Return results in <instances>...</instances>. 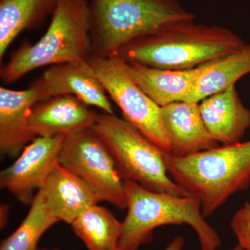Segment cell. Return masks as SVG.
I'll use <instances>...</instances> for the list:
<instances>
[{
	"label": "cell",
	"mask_w": 250,
	"mask_h": 250,
	"mask_svg": "<svg viewBox=\"0 0 250 250\" xmlns=\"http://www.w3.org/2000/svg\"><path fill=\"white\" fill-rule=\"evenodd\" d=\"M245 41L228 28L182 21L130 42L115 55L126 62L190 70L234 52Z\"/></svg>",
	"instance_id": "1"
},
{
	"label": "cell",
	"mask_w": 250,
	"mask_h": 250,
	"mask_svg": "<svg viewBox=\"0 0 250 250\" xmlns=\"http://www.w3.org/2000/svg\"><path fill=\"white\" fill-rule=\"evenodd\" d=\"M164 159L174 182L200 199L205 218L250 186V141Z\"/></svg>",
	"instance_id": "2"
},
{
	"label": "cell",
	"mask_w": 250,
	"mask_h": 250,
	"mask_svg": "<svg viewBox=\"0 0 250 250\" xmlns=\"http://www.w3.org/2000/svg\"><path fill=\"white\" fill-rule=\"evenodd\" d=\"M45 34L34 44L24 41L1 66L11 83L36 69L80 61L92 55L91 12L87 0H61Z\"/></svg>",
	"instance_id": "3"
},
{
	"label": "cell",
	"mask_w": 250,
	"mask_h": 250,
	"mask_svg": "<svg viewBox=\"0 0 250 250\" xmlns=\"http://www.w3.org/2000/svg\"><path fill=\"white\" fill-rule=\"evenodd\" d=\"M127 213L122 223L118 250H138L152 241L153 232L164 225H187L196 232L202 250H216L221 239L202 214L200 199L193 194L177 196L149 190L125 180Z\"/></svg>",
	"instance_id": "4"
},
{
	"label": "cell",
	"mask_w": 250,
	"mask_h": 250,
	"mask_svg": "<svg viewBox=\"0 0 250 250\" xmlns=\"http://www.w3.org/2000/svg\"><path fill=\"white\" fill-rule=\"evenodd\" d=\"M92 55L109 57L174 23L195 20L178 0H91Z\"/></svg>",
	"instance_id": "5"
},
{
	"label": "cell",
	"mask_w": 250,
	"mask_h": 250,
	"mask_svg": "<svg viewBox=\"0 0 250 250\" xmlns=\"http://www.w3.org/2000/svg\"><path fill=\"white\" fill-rule=\"evenodd\" d=\"M94 130L107 146L124 180L132 181L161 193L190 195L169 177L166 152L124 118L99 113Z\"/></svg>",
	"instance_id": "6"
},
{
	"label": "cell",
	"mask_w": 250,
	"mask_h": 250,
	"mask_svg": "<svg viewBox=\"0 0 250 250\" xmlns=\"http://www.w3.org/2000/svg\"><path fill=\"white\" fill-rule=\"evenodd\" d=\"M88 61L108 96L121 108L125 121L170 154L172 146L163 124L161 106L135 82L126 62L116 55H91Z\"/></svg>",
	"instance_id": "7"
},
{
	"label": "cell",
	"mask_w": 250,
	"mask_h": 250,
	"mask_svg": "<svg viewBox=\"0 0 250 250\" xmlns=\"http://www.w3.org/2000/svg\"><path fill=\"white\" fill-rule=\"evenodd\" d=\"M59 164L84 181L102 201L119 209L127 208L125 180L107 146L93 127L65 136Z\"/></svg>",
	"instance_id": "8"
},
{
	"label": "cell",
	"mask_w": 250,
	"mask_h": 250,
	"mask_svg": "<svg viewBox=\"0 0 250 250\" xmlns=\"http://www.w3.org/2000/svg\"><path fill=\"white\" fill-rule=\"evenodd\" d=\"M65 136L36 137L23 149L12 165L1 171L0 186L20 202L31 204L36 190L43 187L47 177L59 164Z\"/></svg>",
	"instance_id": "9"
},
{
	"label": "cell",
	"mask_w": 250,
	"mask_h": 250,
	"mask_svg": "<svg viewBox=\"0 0 250 250\" xmlns=\"http://www.w3.org/2000/svg\"><path fill=\"white\" fill-rule=\"evenodd\" d=\"M32 83L42 101L59 95H72L87 106L114 114L107 93L88 60L52 65Z\"/></svg>",
	"instance_id": "10"
},
{
	"label": "cell",
	"mask_w": 250,
	"mask_h": 250,
	"mask_svg": "<svg viewBox=\"0 0 250 250\" xmlns=\"http://www.w3.org/2000/svg\"><path fill=\"white\" fill-rule=\"evenodd\" d=\"M99 113L72 95H59L36 104L29 117L36 137L67 136L93 127Z\"/></svg>",
	"instance_id": "11"
},
{
	"label": "cell",
	"mask_w": 250,
	"mask_h": 250,
	"mask_svg": "<svg viewBox=\"0 0 250 250\" xmlns=\"http://www.w3.org/2000/svg\"><path fill=\"white\" fill-rule=\"evenodd\" d=\"M42 101L34 83L25 90H14L0 87V149L6 155H19L34 139L29 127L31 109Z\"/></svg>",
	"instance_id": "12"
},
{
	"label": "cell",
	"mask_w": 250,
	"mask_h": 250,
	"mask_svg": "<svg viewBox=\"0 0 250 250\" xmlns=\"http://www.w3.org/2000/svg\"><path fill=\"white\" fill-rule=\"evenodd\" d=\"M161 111L172 155L182 157L219 146L206 127L199 103L178 102L162 106Z\"/></svg>",
	"instance_id": "13"
},
{
	"label": "cell",
	"mask_w": 250,
	"mask_h": 250,
	"mask_svg": "<svg viewBox=\"0 0 250 250\" xmlns=\"http://www.w3.org/2000/svg\"><path fill=\"white\" fill-rule=\"evenodd\" d=\"M199 107L208 132L223 146L241 143L250 128V109L242 102L236 85L204 99Z\"/></svg>",
	"instance_id": "14"
},
{
	"label": "cell",
	"mask_w": 250,
	"mask_h": 250,
	"mask_svg": "<svg viewBox=\"0 0 250 250\" xmlns=\"http://www.w3.org/2000/svg\"><path fill=\"white\" fill-rule=\"evenodd\" d=\"M40 190L51 213L70 225L88 207L102 201L84 181L59 164Z\"/></svg>",
	"instance_id": "15"
},
{
	"label": "cell",
	"mask_w": 250,
	"mask_h": 250,
	"mask_svg": "<svg viewBox=\"0 0 250 250\" xmlns=\"http://www.w3.org/2000/svg\"><path fill=\"white\" fill-rule=\"evenodd\" d=\"M135 82L159 106L188 102L200 73V66L190 70H173L126 62Z\"/></svg>",
	"instance_id": "16"
},
{
	"label": "cell",
	"mask_w": 250,
	"mask_h": 250,
	"mask_svg": "<svg viewBox=\"0 0 250 250\" xmlns=\"http://www.w3.org/2000/svg\"><path fill=\"white\" fill-rule=\"evenodd\" d=\"M250 75V44L200 66V73L187 103H200L204 99L236 85Z\"/></svg>",
	"instance_id": "17"
},
{
	"label": "cell",
	"mask_w": 250,
	"mask_h": 250,
	"mask_svg": "<svg viewBox=\"0 0 250 250\" xmlns=\"http://www.w3.org/2000/svg\"><path fill=\"white\" fill-rule=\"evenodd\" d=\"M61 0H0V60L23 31L40 26Z\"/></svg>",
	"instance_id": "18"
},
{
	"label": "cell",
	"mask_w": 250,
	"mask_h": 250,
	"mask_svg": "<svg viewBox=\"0 0 250 250\" xmlns=\"http://www.w3.org/2000/svg\"><path fill=\"white\" fill-rule=\"evenodd\" d=\"M70 225L88 250H118L122 223L107 208L91 206Z\"/></svg>",
	"instance_id": "19"
},
{
	"label": "cell",
	"mask_w": 250,
	"mask_h": 250,
	"mask_svg": "<svg viewBox=\"0 0 250 250\" xmlns=\"http://www.w3.org/2000/svg\"><path fill=\"white\" fill-rule=\"evenodd\" d=\"M30 205L25 218L11 236L1 242L0 250H39L38 243L41 237L59 222L46 207L41 190L36 192Z\"/></svg>",
	"instance_id": "20"
},
{
	"label": "cell",
	"mask_w": 250,
	"mask_h": 250,
	"mask_svg": "<svg viewBox=\"0 0 250 250\" xmlns=\"http://www.w3.org/2000/svg\"><path fill=\"white\" fill-rule=\"evenodd\" d=\"M231 230L244 250H250V202H246L233 215Z\"/></svg>",
	"instance_id": "21"
},
{
	"label": "cell",
	"mask_w": 250,
	"mask_h": 250,
	"mask_svg": "<svg viewBox=\"0 0 250 250\" xmlns=\"http://www.w3.org/2000/svg\"><path fill=\"white\" fill-rule=\"evenodd\" d=\"M184 243L185 241L183 237H175L164 250H183Z\"/></svg>",
	"instance_id": "22"
},
{
	"label": "cell",
	"mask_w": 250,
	"mask_h": 250,
	"mask_svg": "<svg viewBox=\"0 0 250 250\" xmlns=\"http://www.w3.org/2000/svg\"><path fill=\"white\" fill-rule=\"evenodd\" d=\"M230 250H244L243 248L241 246H240L239 244L237 245V246H235L234 248H233V249Z\"/></svg>",
	"instance_id": "23"
},
{
	"label": "cell",
	"mask_w": 250,
	"mask_h": 250,
	"mask_svg": "<svg viewBox=\"0 0 250 250\" xmlns=\"http://www.w3.org/2000/svg\"><path fill=\"white\" fill-rule=\"evenodd\" d=\"M46 250V249H41V250Z\"/></svg>",
	"instance_id": "24"
},
{
	"label": "cell",
	"mask_w": 250,
	"mask_h": 250,
	"mask_svg": "<svg viewBox=\"0 0 250 250\" xmlns=\"http://www.w3.org/2000/svg\"><path fill=\"white\" fill-rule=\"evenodd\" d=\"M53 250H58V249H54Z\"/></svg>",
	"instance_id": "25"
}]
</instances>
